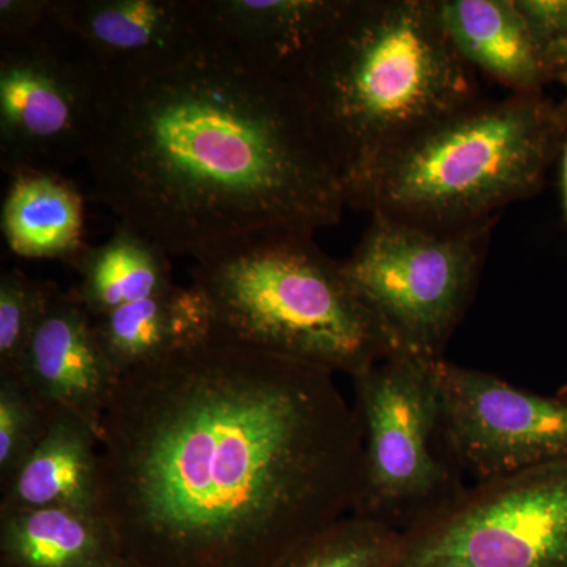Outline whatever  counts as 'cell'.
<instances>
[{
    "label": "cell",
    "mask_w": 567,
    "mask_h": 567,
    "mask_svg": "<svg viewBox=\"0 0 567 567\" xmlns=\"http://www.w3.org/2000/svg\"><path fill=\"white\" fill-rule=\"evenodd\" d=\"M548 69H550L551 82H557L565 89V99H567V37L551 51Z\"/></svg>",
    "instance_id": "25"
},
{
    "label": "cell",
    "mask_w": 567,
    "mask_h": 567,
    "mask_svg": "<svg viewBox=\"0 0 567 567\" xmlns=\"http://www.w3.org/2000/svg\"><path fill=\"white\" fill-rule=\"evenodd\" d=\"M82 158L121 224L169 256L341 221L344 185L293 82L205 48L106 80Z\"/></svg>",
    "instance_id": "2"
},
{
    "label": "cell",
    "mask_w": 567,
    "mask_h": 567,
    "mask_svg": "<svg viewBox=\"0 0 567 567\" xmlns=\"http://www.w3.org/2000/svg\"><path fill=\"white\" fill-rule=\"evenodd\" d=\"M435 382L445 453L476 483L567 461V385L533 393L446 360Z\"/></svg>",
    "instance_id": "10"
},
{
    "label": "cell",
    "mask_w": 567,
    "mask_h": 567,
    "mask_svg": "<svg viewBox=\"0 0 567 567\" xmlns=\"http://www.w3.org/2000/svg\"><path fill=\"white\" fill-rule=\"evenodd\" d=\"M436 6L447 37L476 73L517 95L546 92L550 71L516 0H436Z\"/></svg>",
    "instance_id": "15"
},
{
    "label": "cell",
    "mask_w": 567,
    "mask_h": 567,
    "mask_svg": "<svg viewBox=\"0 0 567 567\" xmlns=\"http://www.w3.org/2000/svg\"><path fill=\"white\" fill-rule=\"evenodd\" d=\"M292 82L346 197L388 153L483 99L436 0H347Z\"/></svg>",
    "instance_id": "3"
},
{
    "label": "cell",
    "mask_w": 567,
    "mask_h": 567,
    "mask_svg": "<svg viewBox=\"0 0 567 567\" xmlns=\"http://www.w3.org/2000/svg\"><path fill=\"white\" fill-rule=\"evenodd\" d=\"M559 162H561V203L563 213H565V219L567 223V140L563 145L561 155H559Z\"/></svg>",
    "instance_id": "26"
},
{
    "label": "cell",
    "mask_w": 567,
    "mask_h": 567,
    "mask_svg": "<svg viewBox=\"0 0 567 567\" xmlns=\"http://www.w3.org/2000/svg\"><path fill=\"white\" fill-rule=\"evenodd\" d=\"M436 363L393 353L353 379L361 462L352 513L401 535L466 487L440 436Z\"/></svg>",
    "instance_id": "7"
},
{
    "label": "cell",
    "mask_w": 567,
    "mask_h": 567,
    "mask_svg": "<svg viewBox=\"0 0 567 567\" xmlns=\"http://www.w3.org/2000/svg\"><path fill=\"white\" fill-rule=\"evenodd\" d=\"M51 416L20 377L0 374V477L6 481L35 450Z\"/></svg>",
    "instance_id": "22"
},
{
    "label": "cell",
    "mask_w": 567,
    "mask_h": 567,
    "mask_svg": "<svg viewBox=\"0 0 567 567\" xmlns=\"http://www.w3.org/2000/svg\"><path fill=\"white\" fill-rule=\"evenodd\" d=\"M215 334L354 377L394 353L390 339L315 234L274 230L194 257Z\"/></svg>",
    "instance_id": "5"
},
{
    "label": "cell",
    "mask_w": 567,
    "mask_h": 567,
    "mask_svg": "<svg viewBox=\"0 0 567 567\" xmlns=\"http://www.w3.org/2000/svg\"><path fill=\"white\" fill-rule=\"evenodd\" d=\"M51 282H35L21 270L0 278V374H18L33 330L39 323Z\"/></svg>",
    "instance_id": "21"
},
{
    "label": "cell",
    "mask_w": 567,
    "mask_h": 567,
    "mask_svg": "<svg viewBox=\"0 0 567 567\" xmlns=\"http://www.w3.org/2000/svg\"><path fill=\"white\" fill-rule=\"evenodd\" d=\"M106 567H144V566H141L140 563L133 561V559L122 557V558L115 559L114 563H111V565H107Z\"/></svg>",
    "instance_id": "27"
},
{
    "label": "cell",
    "mask_w": 567,
    "mask_h": 567,
    "mask_svg": "<svg viewBox=\"0 0 567 567\" xmlns=\"http://www.w3.org/2000/svg\"><path fill=\"white\" fill-rule=\"evenodd\" d=\"M393 567H567V461L465 487L401 535Z\"/></svg>",
    "instance_id": "8"
},
{
    "label": "cell",
    "mask_w": 567,
    "mask_h": 567,
    "mask_svg": "<svg viewBox=\"0 0 567 567\" xmlns=\"http://www.w3.org/2000/svg\"><path fill=\"white\" fill-rule=\"evenodd\" d=\"M52 0H0L2 43H18L54 31Z\"/></svg>",
    "instance_id": "23"
},
{
    "label": "cell",
    "mask_w": 567,
    "mask_h": 567,
    "mask_svg": "<svg viewBox=\"0 0 567 567\" xmlns=\"http://www.w3.org/2000/svg\"><path fill=\"white\" fill-rule=\"evenodd\" d=\"M169 257L144 235L118 224L110 240L85 245L70 260L80 275V282L71 293L92 319L110 315L174 286Z\"/></svg>",
    "instance_id": "19"
},
{
    "label": "cell",
    "mask_w": 567,
    "mask_h": 567,
    "mask_svg": "<svg viewBox=\"0 0 567 567\" xmlns=\"http://www.w3.org/2000/svg\"><path fill=\"white\" fill-rule=\"evenodd\" d=\"M2 567H106L122 558L102 514L66 507L0 511Z\"/></svg>",
    "instance_id": "17"
},
{
    "label": "cell",
    "mask_w": 567,
    "mask_h": 567,
    "mask_svg": "<svg viewBox=\"0 0 567 567\" xmlns=\"http://www.w3.org/2000/svg\"><path fill=\"white\" fill-rule=\"evenodd\" d=\"M401 533L350 513L292 548L274 567H393Z\"/></svg>",
    "instance_id": "20"
},
{
    "label": "cell",
    "mask_w": 567,
    "mask_h": 567,
    "mask_svg": "<svg viewBox=\"0 0 567 567\" xmlns=\"http://www.w3.org/2000/svg\"><path fill=\"white\" fill-rule=\"evenodd\" d=\"M104 76L58 28L0 47V164L11 177L82 156Z\"/></svg>",
    "instance_id": "9"
},
{
    "label": "cell",
    "mask_w": 567,
    "mask_h": 567,
    "mask_svg": "<svg viewBox=\"0 0 567 567\" xmlns=\"http://www.w3.org/2000/svg\"><path fill=\"white\" fill-rule=\"evenodd\" d=\"M59 29L106 80L151 76L207 48L196 0H52Z\"/></svg>",
    "instance_id": "11"
},
{
    "label": "cell",
    "mask_w": 567,
    "mask_h": 567,
    "mask_svg": "<svg viewBox=\"0 0 567 567\" xmlns=\"http://www.w3.org/2000/svg\"><path fill=\"white\" fill-rule=\"evenodd\" d=\"M17 375L48 415L69 413L99 432L118 379L99 344L92 317L73 293L52 282Z\"/></svg>",
    "instance_id": "12"
},
{
    "label": "cell",
    "mask_w": 567,
    "mask_h": 567,
    "mask_svg": "<svg viewBox=\"0 0 567 567\" xmlns=\"http://www.w3.org/2000/svg\"><path fill=\"white\" fill-rule=\"evenodd\" d=\"M66 507L102 514L100 432L55 413L35 450L6 481L0 511Z\"/></svg>",
    "instance_id": "14"
},
{
    "label": "cell",
    "mask_w": 567,
    "mask_h": 567,
    "mask_svg": "<svg viewBox=\"0 0 567 567\" xmlns=\"http://www.w3.org/2000/svg\"><path fill=\"white\" fill-rule=\"evenodd\" d=\"M84 199L55 171L11 177L2 205V233L11 252L24 259L70 260L84 241Z\"/></svg>",
    "instance_id": "18"
},
{
    "label": "cell",
    "mask_w": 567,
    "mask_h": 567,
    "mask_svg": "<svg viewBox=\"0 0 567 567\" xmlns=\"http://www.w3.org/2000/svg\"><path fill=\"white\" fill-rule=\"evenodd\" d=\"M516 3L548 66L551 51L567 37V0H516Z\"/></svg>",
    "instance_id": "24"
},
{
    "label": "cell",
    "mask_w": 567,
    "mask_h": 567,
    "mask_svg": "<svg viewBox=\"0 0 567 567\" xmlns=\"http://www.w3.org/2000/svg\"><path fill=\"white\" fill-rule=\"evenodd\" d=\"M498 219L427 227L371 215L342 267L394 353L445 360L447 342L472 303Z\"/></svg>",
    "instance_id": "6"
},
{
    "label": "cell",
    "mask_w": 567,
    "mask_h": 567,
    "mask_svg": "<svg viewBox=\"0 0 567 567\" xmlns=\"http://www.w3.org/2000/svg\"><path fill=\"white\" fill-rule=\"evenodd\" d=\"M92 322L104 357L118 377L215 334L210 301L196 284H174L163 293L122 306Z\"/></svg>",
    "instance_id": "16"
},
{
    "label": "cell",
    "mask_w": 567,
    "mask_h": 567,
    "mask_svg": "<svg viewBox=\"0 0 567 567\" xmlns=\"http://www.w3.org/2000/svg\"><path fill=\"white\" fill-rule=\"evenodd\" d=\"M566 140L567 99H481L383 156L347 205L427 227L484 221L540 193Z\"/></svg>",
    "instance_id": "4"
},
{
    "label": "cell",
    "mask_w": 567,
    "mask_h": 567,
    "mask_svg": "<svg viewBox=\"0 0 567 567\" xmlns=\"http://www.w3.org/2000/svg\"><path fill=\"white\" fill-rule=\"evenodd\" d=\"M347 0H196L208 47L292 82Z\"/></svg>",
    "instance_id": "13"
},
{
    "label": "cell",
    "mask_w": 567,
    "mask_h": 567,
    "mask_svg": "<svg viewBox=\"0 0 567 567\" xmlns=\"http://www.w3.org/2000/svg\"><path fill=\"white\" fill-rule=\"evenodd\" d=\"M102 516L144 567H274L352 513L361 435L320 365L213 334L118 377Z\"/></svg>",
    "instance_id": "1"
}]
</instances>
